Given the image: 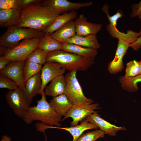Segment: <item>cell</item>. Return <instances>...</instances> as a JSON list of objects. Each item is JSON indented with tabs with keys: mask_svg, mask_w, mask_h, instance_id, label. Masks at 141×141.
<instances>
[{
	"mask_svg": "<svg viewBox=\"0 0 141 141\" xmlns=\"http://www.w3.org/2000/svg\"><path fill=\"white\" fill-rule=\"evenodd\" d=\"M20 19L15 25L43 31L50 26L59 15L42 3L26 6L21 10Z\"/></svg>",
	"mask_w": 141,
	"mask_h": 141,
	"instance_id": "6da1fadb",
	"label": "cell"
},
{
	"mask_svg": "<svg viewBox=\"0 0 141 141\" xmlns=\"http://www.w3.org/2000/svg\"><path fill=\"white\" fill-rule=\"evenodd\" d=\"M41 95V98L37 101L36 105L30 107L22 118L23 121L28 124L38 121L50 126L60 127L62 116L56 112L47 101L44 92Z\"/></svg>",
	"mask_w": 141,
	"mask_h": 141,
	"instance_id": "7a4b0ae2",
	"label": "cell"
},
{
	"mask_svg": "<svg viewBox=\"0 0 141 141\" xmlns=\"http://www.w3.org/2000/svg\"><path fill=\"white\" fill-rule=\"evenodd\" d=\"M95 58L81 57L61 50L48 52L46 60L58 63L69 71H85L93 64Z\"/></svg>",
	"mask_w": 141,
	"mask_h": 141,
	"instance_id": "3957f363",
	"label": "cell"
},
{
	"mask_svg": "<svg viewBox=\"0 0 141 141\" xmlns=\"http://www.w3.org/2000/svg\"><path fill=\"white\" fill-rule=\"evenodd\" d=\"M43 31L14 26L8 28L0 37V46L12 48L22 41L34 38L40 39L45 35Z\"/></svg>",
	"mask_w": 141,
	"mask_h": 141,
	"instance_id": "277c9868",
	"label": "cell"
},
{
	"mask_svg": "<svg viewBox=\"0 0 141 141\" xmlns=\"http://www.w3.org/2000/svg\"><path fill=\"white\" fill-rule=\"evenodd\" d=\"M77 72L69 71L64 76L66 85L64 94L73 105L81 103L91 104L94 101L84 95L76 77Z\"/></svg>",
	"mask_w": 141,
	"mask_h": 141,
	"instance_id": "5b68a950",
	"label": "cell"
},
{
	"mask_svg": "<svg viewBox=\"0 0 141 141\" xmlns=\"http://www.w3.org/2000/svg\"><path fill=\"white\" fill-rule=\"evenodd\" d=\"M6 102L14 114L23 118L31 106L24 91L19 88L9 90L5 95Z\"/></svg>",
	"mask_w": 141,
	"mask_h": 141,
	"instance_id": "8992f818",
	"label": "cell"
},
{
	"mask_svg": "<svg viewBox=\"0 0 141 141\" xmlns=\"http://www.w3.org/2000/svg\"><path fill=\"white\" fill-rule=\"evenodd\" d=\"M39 39L34 38L24 40L14 47L9 49L4 56L11 61H25L37 48Z\"/></svg>",
	"mask_w": 141,
	"mask_h": 141,
	"instance_id": "52a82bcc",
	"label": "cell"
},
{
	"mask_svg": "<svg viewBox=\"0 0 141 141\" xmlns=\"http://www.w3.org/2000/svg\"><path fill=\"white\" fill-rule=\"evenodd\" d=\"M100 108L97 103H81L73 105L62 119V121L70 117L72 119V121L70 122V127L78 125L79 122L82 121L90 114L96 112L95 110Z\"/></svg>",
	"mask_w": 141,
	"mask_h": 141,
	"instance_id": "ba28073f",
	"label": "cell"
},
{
	"mask_svg": "<svg viewBox=\"0 0 141 141\" xmlns=\"http://www.w3.org/2000/svg\"><path fill=\"white\" fill-rule=\"evenodd\" d=\"M25 61H11L4 68L0 70L1 75L13 81L19 88L24 90L25 88L24 73Z\"/></svg>",
	"mask_w": 141,
	"mask_h": 141,
	"instance_id": "9c48e42d",
	"label": "cell"
},
{
	"mask_svg": "<svg viewBox=\"0 0 141 141\" xmlns=\"http://www.w3.org/2000/svg\"><path fill=\"white\" fill-rule=\"evenodd\" d=\"M118 42L115 56L108 65V70L112 74H116L122 71L124 68L123 59L131 44L134 42L132 40L122 38Z\"/></svg>",
	"mask_w": 141,
	"mask_h": 141,
	"instance_id": "30bf717a",
	"label": "cell"
},
{
	"mask_svg": "<svg viewBox=\"0 0 141 141\" xmlns=\"http://www.w3.org/2000/svg\"><path fill=\"white\" fill-rule=\"evenodd\" d=\"M42 3L55 11L59 15L76 11L80 8L91 5V1L83 3H73L67 0H45Z\"/></svg>",
	"mask_w": 141,
	"mask_h": 141,
	"instance_id": "8fae6325",
	"label": "cell"
},
{
	"mask_svg": "<svg viewBox=\"0 0 141 141\" xmlns=\"http://www.w3.org/2000/svg\"><path fill=\"white\" fill-rule=\"evenodd\" d=\"M66 70L60 64L52 62L47 61L41 71L42 85L38 94H41L47 84L55 78L63 75Z\"/></svg>",
	"mask_w": 141,
	"mask_h": 141,
	"instance_id": "7c38bea8",
	"label": "cell"
},
{
	"mask_svg": "<svg viewBox=\"0 0 141 141\" xmlns=\"http://www.w3.org/2000/svg\"><path fill=\"white\" fill-rule=\"evenodd\" d=\"M74 21L76 35L80 36L96 35L102 26L101 24L88 21L83 14L80 15Z\"/></svg>",
	"mask_w": 141,
	"mask_h": 141,
	"instance_id": "4fadbf2b",
	"label": "cell"
},
{
	"mask_svg": "<svg viewBox=\"0 0 141 141\" xmlns=\"http://www.w3.org/2000/svg\"><path fill=\"white\" fill-rule=\"evenodd\" d=\"M98 112L97 111L90 114L83 120L95 125L100 130L104 132L105 134L110 136H115L119 131L126 130L125 127L116 126L106 121L101 117Z\"/></svg>",
	"mask_w": 141,
	"mask_h": 141,
	"instance_id": "5bb4252c",
	"label": "cell"
},
{
	"mask_svg": "<svg viewBox=\"0 0 141 141\" xmlns=\"http://www.w3.org/2000/svg\"><path fill=\"white\" fill-rule=\"evenodd\" d=\"M21 10L18 8L0 10V26L8 28L16 25L20 20Z\"/></svg>",
	"mask_w": 141,
	"mask_h": 141,
	"instance_id": "9a60e30c",
	"label": "cell"
},
{
	"mask_svg": "<svg viewBox=\"0 0 141 141\" xmlns=\"http://www.w3.org/2000/svg\"><path fill=\"white\" fill-rule=\"evenodd\" d=\"M42 85L41 71L25 82V90L24 91L26 97L30 104L34 97L38 94Z\"/></svg>",
	"mask_w": 141,
	"mask_h": 141,
	"instance_id": "2e32d148",
	"label": "cell"
},
{
	"mask_svg": "<svg viewBox=\"0 0 141 141\" xmlns=\"http://www.w3.org/2000/svg\"><path fill=\"white\" fill-rule=\"evenodd\" d=\"M76 35L75 21L72 20L65 24L50 36L63 43Z\"/></svg>",
	"mask_w": 141,
	"mask_h": 141,
	"instance_id": "e0dca14e",
	"label": "cell"
},
{
	"mask_svg": "<svg viewBox=\"0 0 141 141\" xmlns=\"http://www.w3.org/2000/svg\"><path fill=\"white\" fill-rule=\"evenodd\" d=\"M61 50L85 58L95 57L98 54L97 50L67 42L62 43Z\"/></svg>",
	"mask_w": 141,
	"mask_h": 141,
	"instance_id": "ac0fdd59",
	"label": "cell"
},
{
	"mask_svg": "<svg viewBox=\"0 0 141 141\" xmlns=\"http://www.w3.org/2000/svg\"><path fill=\"white\" fill-rule=\"evenodd\" d=\"M66 85L65 76H58L51 81L49 85L46 86L44 92L46 96L53 97L64 94Z\"/></svg>",
	"mask_w": 141,
	"mask_h": 141,
	"instance_id": "d6986e66",
	"label": "cell"
},
{
	"mask_svg": "<svg viewBox=\"0 0 141 141\" xmlns=\"http://www.w3.org/2000/svg\"><path fill=\"white\" fill-rule=\"evenodd\" d=\"M54 110L61 116H64L73 106L64 94L53 97L49 102Z\"/></svg>",
	"mask_w": 141,
	"mask_h": 141,
	"instance_id": "ffe728a7",
	"label": "cell"
},
{
	"mask_svg": "<svg viewBox=\"0 0 141 141\" xmlns=\"http://www.w3.org/2000/svg\"><path fill=\"white\" fill-rule=\"evenodd\" d=\"M78 13L76 11L59 15L54 22L43 32L45 34L50 35L66 23L75 19Z\"/></svg>",
	"mask_w": 141,
	"mask_h": 141,
	"instance_id": "44dd1931",
	"label": "cell"
},
{
	"mask_svg": "<svg viewBox=\"0 0 141 141\" xmlns=\"http://www.w3.org/2000/svg\"><path fill=\"white\" fill-rule=\"evenodd\" d=\"M65 42L74 44L84 47L96 50L101 47L96 35L80 36L76 35L67 40Z\"/></svg>",
	"mask_w": 141,
	"mask_h": 141,
	"instance_id": "7402d4cb",
	"label": "cell"
},
{
	"mask_svg": "<svg viewBox=\"0 0 141 141\" xmlns=\"http://www.w3.org/2000/svg\"><path fill=\"white\" fill-rule=\"evenodd\" d=\"M80 124L70 127H58L53 126L52 128L63 129L68 132L73 137L72 141H76L77 139L85 131L91 129H98L95 125L83 120L80 122Z\"/></svg>",
	"mask_w": 141,
	"mask_h": 141,
	"instance_id": "603a6c76",
	"label": "cell"
},
{
	"mask_svg": "<svg viewBox=\"0 0 141 141\" xmlns=\"http://www.w3.org/2000/svg\"><path fill=\"white\" fill-rule=\"evenodd\" d=\"M62 43L48 34H45L40 39L37 48H40L47 52L61 50Z\"/></svg>",
	"mask_w": 141,
	"mask_h": 141,
	"instance_id": "cb8c5ba5",
	"label": "cell"
},
{
	"mask_svg": "<svg viewBox=\"0 0 141 141\" xmlns=\"http://www.w3.org/2000/svg\"><path fill=\"white\" fill-rule=\"evenodd\" d=\"M106 28L111 37L118 39L122 38L135 41L138 38L141 36V29L138 32L128 30L127 33H125L120 32L117 28H115L109 24L107 25Z\"/></svg>",
	"mask_w": 141,
	"mask_h": 141,
	"instance_id": "d4e9b609",
	"label": "cell"
},
{
	"mask_svg": "<svg viewBox=\"0 0 141 141\" xmlns=\"http://www.w3.org/2000/svg\"><path fill=\"white\" fill-rule=\"evenodd\" d=\"M119 81L124 90L130 92H136L139 89L137 83L141 82V74L132 77L120 76L119 78Z\"/></svg>",
	"mask_w": 141,
	"mask_h": 141,
	"instance_id": "484cf974",
	"label": "cell"
},
{
	"mask_svg": "<svg viewBox=\"0 0 141 141\" xmlns=\"http://www.w3.org/2000/svg\"><path fill=\"white\" fill-rule=\"evenodd\" d=\"M42 65L30 61L26 60L24 68V73L25 82L29 78L40 71Z\"/></svg>",
	"mask_w": 141,
	"mask_h": 141,
	"instance_id": "4316f807",
	"label": "cell"
},
{
	"mask_svg": "<svg viewBox=\"0 0 141 141\" xmlns=\"http://www.w3.org/2000/svg\"><path fill=\"white\" fill-rule=\"evenodd\" d=\"M48 53L43 49L37 48L28 55L26 60L42 65L44 64L47 62Z\"/></svg>",
	"mask_w": 141,
	"mask_h": 141,
	"instance_id": "83f0119b",
	"label": "cell"
},
{
	"mask_svg": "<svg viewBox=\"0 0 141 141\" xmlns=\"http://www.w3.org/2000/svg\"><path fill=\"white\" fill-rule=\"evenodd\" d=\"M105 134L102 131L96 129L82 134L76 141H96L99 138L104 137Z\"/></svg>",
	"mask_w": 141,
	"mask_h": 141,
	"instance_id": "f1b7e54d",
	"label": "cell"
},
{
	"mask_svg": "<svg viewBox=\"0 0 141 141\" xmlns=\"http://www.w3.org/2000/svg\"><path fill=\"white\" fill-rule=\"evenodd\" d=\"M140 66L139 61L134 60L126 64L125 74L124 76L132 77L140 74Z\"/></svg>",
	"mask_w": 141,
	"mask_h": 141,
	"instance_id": "f546056e",
	"label": "cell"
},
{
	"mask_svg": "<svg viewBox=\"0 0 141 141\" xmlns=\"http://www.w3.org/2000/svg\"><path fill=\"white\" fill-rule=\"evenodd\" d=\"M109 8L108 5L105 4L102 7V10L107 15L108 20L109 22V24L115 28H117L116 26L117 21L123 16V12L121 9H119L117 10V12L115 14L110 16L109 13Z\"/></svg>",
	"mask_w": 141,
	"mask_h": 141,
	"instance_id": "4dcf8cb0",
	"label": "cell"
},
{
	"mask_svg": "<svg viewBox=\"0 0 141 141\" xmlns=\"http://www.w3.org/2000/svg\"><path fill=\"white\" fill-rule=\"evenodd\" d=\"M22 0H0V10L18 8L21 10Z\"/></svg>",
	"mask_w": 141,
	"mask_h": 141,
	"instance_id": "1f68e13d",
	"label": "cell"
},
{
	"mask_svg": "<svg viewBox=\"0 0 141 141\" xmlns=\"http://www.w3.org/2000/svg\"><path fill=\"white\" fill-rule=\"evenodd\" d=\"M18 87L16 84L8 78L2 75H0V88L7 89L13 90L17 89Z\"/></svg>",
	"mask_w": 141,
	"mask_h": 141,
	"instance_id": "d6a6232c",
	"label": "cell"
},
{
	"mask_svg": "<svg viewBox=\"0 0 141 141\" xmlns=\"http://www.w3.org/2000/svg\"><path fill=\"white\" fill-rule=\"evenodd\" d=\"M131 8L130 17L131 18L138 17L141 19V1L138 3L133 4Z\"/></svg>",
	"mask_w": 141,
	"mask_h": 141,
	"instance_id": "836d02e7",
	"label": "cell"
},
{
	"mask_svg": "<svg viewBox=\"0 0 141 141\" xmlns=\"http://www.w3.org/2000/svg\"><path fill=\"white\" fill-rule=\"evenodd\" d=\"M41 1V0H22L21 9L24 7L30 5L39 3Z\"/></svg>",
	"mask_w": 141,
	"mask_h": 141,
	"instance_id": "e575fe53",
	"label": "cell"
},
{
	"mask_svg": "<svg viewBox=\"0 0 141 141\" xmlns=\"http://www.w3.org/2000/svg\"><path fill=\"white\" fill-rule=\"evenodd\" d=\"M11 61L6 58L4 56L0 57V70L4 68Z\"/></svg>",
	"mask_w": 141,
	"mask_h": 141,
	"instance_id": "d590c367",
	"label": "cell"
},
{
	"mask_svg": "<svg viewBox=\"0 0 141 141\" xmlns=\"http://www.w3.org/2000/svg\"><path fill=\"white\" fill-rule=\"evenodd\" d=\"M130 46L135 50L139 49L141 47V36L138 38L134 42L131 44Z\"/></svg>",
	"mask_w": 141,
	"mask_h": 141,
	"instance_id": "8d00e7d4",
	"label": "cell"
},
{
	"mask_svg": "<svg viewBox=\"0 0 141 141\" xmlns=\"http://www.w3.org/2000/svg\"><path fill=\"white\" fill-rule=\"evenodd\" d=\"M9 49L7 48L0 46V57L4 56Z\"/></svg>",
	"mask_w": 141,
	"mask_h": 141,
	"instance_id": "74e56055",
	"label": "cell"
},
{
	"mask_svg": "<svg viewBox=\"0 0 141 141\" xmlns=\"http://www.w3.org/2000/svg\"><path fill=\"white\" fill-rule=\"evenodd\" d=\"M0 141H11V138L7 135H2Z\"/></svg>",
	"mask_w": 141,
	"mask_h": 141,
	"instance_id": "f35d334b",
	"label": "cell"
},
{
	"mask_svg": "<svg viewBox=\"0 0 141 141\" xmlns=\"http://www.w3.org/2000/svg\"><path fill=\"white\" fill-rule=\"evenodd\" d=\"M140 66V74H141V61H139Z\"/></svg>",
	"mask_w": 141,
	"mask_h": 141,
	"instance_id": "ab89813d",
	"label": "cell"
}]
</instances>
